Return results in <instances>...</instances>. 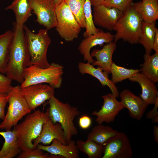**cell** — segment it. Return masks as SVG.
Listing matches in <instances>:
<instances>
[{
    "label": "cell",
    "mask_w": 158,
    "mask_h": 158,
    "mask_svg": "<svg viewBox=\"0 0 158 158\" xmlns=\"http://www.w3.org/2000/svg\"><path fill=\"white\" fill-rule=\"evenodd\" d=\"M13 26V36L9 48L5 74L21 84L24 81L25 70L29 65L30 56L23 25L15 22Z\"/></svg>",
    "instance_id": "obj_1"
},
{
    "label": "cell",
    "mask_w": 158,
    "mask_h": 158,
    "mask_svg": "<svg viewBox=\"0 0 158 158\" xmlns=\"http://www.w3.org/2000/svg\"><path fill=\"white\" fill-rule=\"evenodd\" d=\"M49 119L47 110L45 112L36 110L27 114L22 122L14 127L19 146L22 151L36 148L33 141L40 135L44 123Z\"/></svg>",
    "instance_id": "obj_2"
},
{
    "label": "cell",
    "mask_w": 158,
    "mask_h": 158,
    "mask_svg": "<svg viewBox=\"0 0 158 158\" xmlns=\"http://www.w3.org/2000/svg\"><path fill=\"white\" fill-rule=\"evenodd\" d=\"M49 107L47 111L50 119L54 123L61 125L64 132L68 144L72 137L77 134L78 131L74 123L75 117L80 112L77 107L71 106L68 103H63L54 96L49 100Z\"/></svg>",
    "instance_id": "obj_3"
},
{
    "label": "cell",
    "mask_w": 158,
    "mask_h": 158,
    "mask_svg": "<svg viewBox=\"0 0 158 158\" xmlns=\"http://www.w3.org/2000/svg\"><path fill=\"white\" fill-rule=\"evenodd\" d=\"M63 67L52 62L46 68L33 65L27 67L23 74L24 81L21 88L39 83H47L54 89L59 88L62 84Z\"/></svg>",
    "instance_id": "obj_4"
},
{
    "label": "cell",
    "mask_w": 158,
    "mask_h": 158,
    "mask_svg": "<svg viewBox=\"0 0 158 158\" xmlns=\"http://www.w3.org/2000/svg\"><path fill=\"white\" fill-rule=\"evenodd\" d=\"M143 20L132 5L123 13L113 28L116 32L114 42L122 39L131 44L138 43Z\"/></svg>",
    "instance_id": "obj_5"
},
{
    "label": "cell",
    "mask_w": 158,
    "mask_h": 158,
    "mask_svg": "<svg viewBox=\"0 0 158 158\" xmlns=\"http://www.w3.org/2000/svg\"><path fill=\"white\" fill-rule=\"evenodd\" d=\"M23 28L30 56L29 66L35 65L42 68L48 67L50 63L47 59V53L51 42L48 30L41 29L35 34L24 24Z\"/></svg>",
    "instance_id": "obj_6"
},
{
    "label": "cell",
    "mask_w": 158,
    "mask_h": 158,
    "mask_svg": "<svg viewBox=\"0 0 158 158\" xmlns=\"http://www.w3.org/2000/svg\"><path fill=\"white\" fill-rule=\"evenodd\" d=\"M7 94L9 105L4 118L0 123V129L9 130L31 110L22 93L20 85L12 86Z\"/></svg>",
    "instance_id": "obj_7"
},
{
    "label": "cell",
    "mask_w": 158,
    "mask_h": 158,
    "mask_svg": "<svg viewBox=\"0 0 158 158\" xmlns=\"http://www.w3.org/2000/svg\"><path fill=\"white\" fill-rule=\"evenodd\" d=\"M55 12L57 21L56 29L60 37L67 42L77 38L81 28L63 0L55 6Z\"/></svg>",
    "instance_id": "obj_8"
},
{
    "label": "cell",
    "mask_w": 158,
    "mask_h": 158,
    "mask_svg": "<svg viewBox=\"0 0 158 158\" xmlns=\"http://www.w3.org/2000/svg\"><path fill=\"white\" fill-rule=\"evenodd\" d=\"M28 1L32 12L37 16L35 22L48 30L56 26L54 0H28Z\"/></svg>",
    "instance_id": "obj_9"
},
{
    "label": "cell",
    "mask_w": 158,
    "mask_h": 158,
    "mask_svg": "<svg viewBox=\"0 0 158 158\" xmlns=\"http://www.w3.org/2000/svg\"><path fill=\"white\" fill-rule=\"evenodd\" d=\"M102 158H131L133 151L129 139L124 133L118 132L104 144Z\"/></svg>",
    "instance_id": "obj_10"
},
{
    "label": "cell",
    "mask_w": 158,
    "mask_h": 158,
    "mask_svg": "<svg viewBox=\"0 0 158 158\" xmlns=\"http://www.w3.org/2000/svg\"><path fill=\"white\" fill-rule=\"evenodd\" d=\"M22 93L31 111L35 110L54 96V89L49 85L39 83L21 88Z\"/></svg>",
    "instance_id": "obj_11"
},
{
    "label": "cell",
    "mask_w": 158,
    "mask_h": 158,
    "mask_svg": "<svg viewBox=\"0 0 158 158\" xmlns=\"http://www.w3.org/2000/svg\"><path fill=\"white\" fill-rule=\"evenodd\" d=\"M101 97L104 101L101 109L98 111H94L92 114L96 116L95 121L98 124L113 122L119 112L124 107L112 93Z\"/></svg>",
    "instance_id": "obj_12"
},
{
    "label": "cell",
    "mask_w": 158,
    "mask_h": 158,
    "mask_svg": "<svg viewBox=\"0 0 158 158\" xmlns=\"http://www.w3.org/2000/svg\"><path fill=\"white\" fill-rule=\"evenodd\" d=\"M114 35L109 32H104L100 30L98 32L85 37L81 41L78 50L83 55L84 60L92 63L94 60L90 55L92 48L98 45H103L114 40Z\"/></svg>",
    "instance_id": "obj_13"
},
{
    "label": "cell",
    "mask_w": 158,
    "mask_h": 158,
    "mask_svg": "<svg viewBox=\"0 0 158 158\" xmlns=\"http://www.w3.org/2000/svg\"><path fill=\"white\" fill-rule=\"evenodd\" d=\"M123 13L115 8L101 5L94 7L93 21L95 25L111 31Z\"/></svg>",
    "instance_id": "obj_14"
},
{
    "label": "cell",
    "mask_w": 158,
    "mask_h": 158,
    "mask_svg": "<svg viewBox=\"0 0 158 158\" xmlns=\"http://www.w3.org/2000/svg\"><path fill=\"white\" fill-rule=\"evenodd\" d=\"M121 102L124 108H127L130 116L140 120L149 105L140 96L135 95L130 90L125 89L119 94Z\"/></svg>",
    "instance_id": "obj_15"
},
{
    "label": "cell",
    "mask_w": 158,
    "mask_h": 158,
    "mask_svg": "<svg viewBox=\"0 0 158 158\" xmlns=\"http://www.w3.org/2000/svg\"><path fill=\"white\" fill-rule=\"evenodd\" d=\"M54 139L58 140L63 144H67L64 132L61 125L58 123L53 122L49 119L44 123L40 135L32 142L36 148L40 143L47 145Z\"/></svg>",
    "instance_id": "obj_16"
},
{
    "label": "cell",
    "mask_w": 158,
    "mask_h": 158,
    "mask_svg": "<svg viewBox=\"0 0 158 158\" xmlns=\"http://www.w3.org/2000/svg\"><path fill=\"white\" fill-rule=\"evenodd\" d=\"M36 148L50 154L61 156L63 158H78L79 157V151L75 141L72 140L68 144H65L58 140L54 139L50 145L38 144Z\"/></svg>",
    "instance_id": "obj_17"
},
{
    "label": "cell",
    "mask_w": 158,
    "mask_h": 158,
    "mask_svg": "<svg viewBox=\"0 0 158 158\" xmlns=\"http://www.w3.org/2000/svg\"><path fill=\"white\" fill-rule=\"evenodd\" d=\"M78 67L80 73L82 75L87 74L95 78L100 82L102 86H107L110 89L112 93L117 98L119 93L117 87L108 78V73L103 71L97 66L95 68L94 66L89 63L79 62Z\"/></svg>",
    "instance_id": "obj_18"
},
{
    "label": "cell",
    "mask_w": 158,
    "mask_h": 158,
    "mask_svg": "<svg viewBox=\"0 0 158 158\" xmlns=\"http://www.w3.org/2000/svg\"><path fill=\"white\" fill-rule=\"evenodd\" d=\"M128 79L140 84L142 89L140 97L148 105L155 104L158 99V91L155 83L140 72Z\"/></svg>",
    "instance_id": "obj_19"
},
{
    "label": "cell",
    "mask_w": 158,
    "mask_h": 158,
    "mask_svg": "<svg viewBox=\"0 0 158 158\" xmlns=\"http://www.w3.org/2000/svg\"><path fill=\"white\" fill-rule=\"evenodd\" d=\"M116 42L112 41L105 45L100 49H94L90 53L91 57H95L92 65L97 66L103 71L108 73H110V68L113 62L112 57L117 45Z\"/></svg>",
    "instance_id": "obj_20"
},
{
    "label": "cell",
    "mask_w": 158,
    "mask_h": 158,
    "mask_svg": "<svg viewBox=\"0 0 158 158\" xmlns=\"http://www.w3.org/2000/svg\"><path fill=\"white\" fill-rule=\"evenodd\" d=\"M0 135L5 140L0 151V158H13L21 152L14 128L12 130L0 132Z\"/></svg>",
    "instance_id": "obj_21"
},
{
    "label": "cell",
    "mask_w": 158,
    "mask_h": 158,
    "mask_svg": "<svg viewBox=\"0 0 158 158\" xmlns=\"http://www.w3.org/2000/svg\"><path fill=\"white\" fill-rule=\"evenodd\" d=\"M132 6L143 21L155 22L158 19V0H142Z\"/></svg>",
    "instance_id": "obj_22"
},
{
    "label": "cell",
    "mask_w": 158,
    "mask_h": 158,
    "mask_svg": "<svg viewBox=\"0 0 158 158\" xmlns=\"http://www.w3.org/2000/svg\"><path fill=\"white\" fill-rule=\"evenodd\" d=\"M156 22L143 21L141 25L138 43L144 47L145 54H150L153 50V43L156 30Z\"/></svg>",
    "instance_id": "obj_23"
},
{
    "label": "cell",
    "mask_w": 158,
    "mask_h": 158,
    "mask_svg": "<svg viewBox=\"0 0 158 158\" xmlns=\"http://www.w3.org/2000/svg\"><path fill=\"white\" fill-rule=\"evenodd\" d=\"M5 9L12 10L15 16L16 22L22 25L24 24L32 15V11L28 0H13Z\"/></svg>",
    "instance_id": "obj_24"
},
{
    "label": "cell",
    "mask_w": 158,
    "mask_h": 158,
    "mask_svg": "<svg viewBox=\"0 0 158 158\" xmlns=\"http://www.w3.org/2000/svg\"><path fill=\"white\" fill-rule=\"evenodd\" d=\"M141 73L154 83L158 81V53L150 55L145 54Z\"/></svg>",
    "instance_id": "obj_25"
},
{
    "label": "cell",
    "mask_w": 158,
    "mask_h": 158,
    "mask_svg": "<svg viewBox=\"0 0 158 158\" xmlns=\"http://www.w3.org/2000/svg\"><path fill=\"white\" fill-rule=\"evenodd\" d=\"M118 132L110 126H104L102 124H98L92 128L87 135V139L104 145L110 138Z\"/></svg>",
    "instance_id": "obj_26"
},
{
    "label": "cell",
    "mask_w": 158,
    "mask_h": 158,
    "mask_svg": "<svg viewBox=\"0 0 158 158\" xmlns=\"http://www.w3.org/2000/svg\"><path fill=\"white\" fill-rule=\"evenodd\" d=\"M13 32L8 30L0 34V73L5 74L10 46Z\"/></svg>",
    "instance_id": "obj_27"
},
{
    "label": "cell",
    "mask_w": 158,
    "mask_h": 158,
    "mask_svg": "<svg viewBox=\"0 0 158 158\" xmlns=\"http://www.w3.org/2000/svg\"><path fill=\"white\" fill-rule=\"evenodd\" d=\"M79 150L85 154L89 158H100L104 150V145L99 144L89 139L85 141L82 140L76 143Z\"/></svg>",
    "instance_id": "obj_28"
},
{
    "label": "cell",
    "mask_w": 158,
    "mask_h": 158,
    "mask_svg": "<svg viewBox=\"0 0 158 158\" xmlns=\"http://www.w3.org/2000/svg\"><path fill=\"white\" fill-rule=\"evenodd\" d=\"M140 71V69L125 68L117 65L113 62L110 68V72L112 75L111 80L115 84L129 78Z\"/></svg>",
    "instance_id": "obj_29"
},
{
    "label": "cell",
    "mask_w": 158,
    "mask_h": 158,
    "mask_svg": "<svg viewBox=\"0 0 158 158\" xmlns=\"http://www.w3.org/2000/svg\"><path fill=\"white\" fill-rule=\"evenodd\" d=\"M73 14L81 28H85L86 23L83 13L85 0H63Z\"/></svg>",
    "instance_id": "obj_30"
},
{
    "label": "cell",
    "mask_w": 158,
    "mask_h": 158,
    "mask_svg": "<svg viewBox=\"0 0 158 158\" xmlns=\"http://www.w3.org/2000/svg\"><path fill=\"white\" fill-rule=\"evenodd\" d=\"M83 13L86 23V30L83 34V36L85 38L98 32L100 30L96 28L94 23L91 5L89 0H85Z\"/></svg>",
    "instance_id": "obj_31"
},
{
    "label": "cell",
    "mask_w": 158,
    "mask_h": 158,
    "mask_svg": "<svg viewBox=\"0 0 158 158\" xmlns=\"http://www.w3.org/2000/svg\"><path fill=\"white\" fill-rule=\"evenodd\" d=\"M18 158H63L62 157L48 153L44 154L42 150L36 148L30 150L22 151L17 156Z\"/></svg>",
    "instance_id": "obj_32"
},
{
    "label": "cell",
    "mask_w": 158,
    "mask_h": 158,
    "mask_svg": "<svg viewBox=\"0 0 158 158\" xmlns=\"http://www.w3.org/2000/svg\"><path fill=\"white\" fill-rule=\"evenodd\" d=\"M133 0H105L102 5L108 8H115L123 13L132 5Z\"/></svg>",
    "instance_id": "obj_33"
},
{
    "label": "cell",
    "mask_w": 158,
    "mask_h": 158,
    "mask_svg": "<svg viewBox=\"0 0 158 158\" xmlns=\"http://www.w3.org/2000/svg\"><path fill=\"white\" fill-rule=\"evenodd\" d=\"M12 81L6 75L0 73V92L7 93L12 86Z\"/></svg>",
    "instance_id": "obj_34"
},
{
    "label": "cell",
    "mask_w": 158,
    "mask_h": 158,
    "mask_svg": "<svg viewBox=\"0 0 158 158\" xmlns=\"http://www.w3.org/2000/svg\"><path fill=\"white\" fill-rule=\"evenodd\" d=\"M8 99V96L7 93L0 92V118L2 120L5 116V108Z\"/></svg>",
    "instance_id": "obj_35"
},
{
    "label": "cell",
    "mask_w": 158,
    "mask_h": 158,
    "mask_svg": "<svg viewBox=\"0 0 158 158\" xmlns=\"http://www.w3.org/2000/svg\"><path fill=\"white\" fill-rule=\"evenodd\" d=\"M92 120L91 118L87 115L81 116L79 121V124L80 127L83 129L88 128L91 126Z\"/></svg>",
    "instance_id": "obj_36"
},
{
    "label": "cell",
    "mask_w": 158,
    "mask_h": 158,
    "mask_svg": "<svg viewBox=\"0 0 158 158\" xmlns=\"http://www.w3.org/2000/svg\"><path fill=\"white\" fill-rule=\"evenodd\" d=\"M153 108L146 114V117L149 119H152L155 117L158 116V99H157Z\"/></svg>",
    "instance_id": "obj_37"
},
{
    "label": "cell",
    "mask_w": 158,
    "mask_h": 158,
    "mask_svg": "<svg viewBox=\"0 0 158 158\" xmlns=\"http://www.w3.org/2000/svg\"><path fill=\"white\" fill-rule=\"evenodd\" d=\"M153 50L155 53H158V29L156 28L153 43Z\"/></svg>",
    "instance_id": "obj_38"
},
{
    "label": "cell",
    "mask_w": 158,
    "mask_h": 158,
    "mask_svg": "<svg viewBox=\"0 0 158 158\" xmlns=\"http://www.w3.org/2000/svg\"><path fill=\"white\" fill-rule=\"evenodd\" d=\"M105 0H89L91 6L94 7L101 5Z\"/></svg>",
    "instance_id": "obj_39"
},
{
    "label": "cell",
    "mask_w": 158,
    "mask_h": 158,
    "mask_svg": "<svg viewBox=\"0 0 158 158\" xmlns=\"http://www.w3.org/2000/svg\"><path fill=\"white\" fill-rule=\"evenodd\" d=\"M153 134L154 139L156 142L158 143V127L154 125L153 126Z\"/></svg>",
    "instance_id": "obj_40"
},
{
    "label": "cell",
    "mask_w": 158,
    "mask_h": 158,
    "mask_svg": "<svg viewBox=\"0 0 158 158\" xmlns=\"http://www.w3.org/2000/svg\"><path fill=\"white\" fill-rule=\"evenodd\" d=\"M152 122L153 123H157L158 122V116L152 119Z\"/></svg>",
    "instance_id": "obj_41"
},
{
    "label": "cell",
    "mask_w": 158,
    "mask_h": 158,
    "mask_svg": "<svg viewBox=\"0 0 158 158\" xmlns=\"http://www.w3.org/2000/svg\"><path fill=\"white\" fill-rule=\"evenodd\" d=\"M54 4L55 6L59 4L60 2L63 0H54Z\"/></svg>",
    "instance_id": "obj_42"
}]
</instances>
